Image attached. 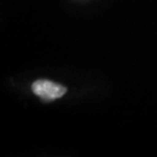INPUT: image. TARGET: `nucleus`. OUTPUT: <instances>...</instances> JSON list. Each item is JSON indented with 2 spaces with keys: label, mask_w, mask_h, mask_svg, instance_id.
<instances>
[{
  "label": "nucleus",
  "mask_w": 157,
  "mask_h": 157,
  "mask_svg": "<svg viewBox=\"0 0 157 157\" xmlns=\"http://www.w3.org/2000/svg\"><path fill=\"white\" fill-rule=\"evenodd\" d=\"M33 92L44 100H54L60 98L67 93V88L47 80L36 81L32 86Z\"/></svg>",
  "instance_id": "nucleus-1"
}]
</instances>
